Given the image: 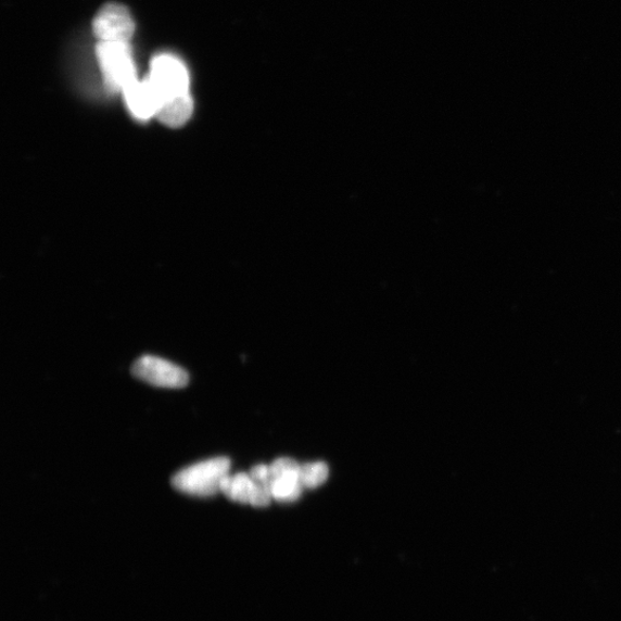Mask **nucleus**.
Returning a JSON list of instances; mask_svg holds the SVG:
<instances>
[{"label":"nucleus","mask_w":621,"mask_h":621,"mask_svg":"<svg viewBox=\"0 0 621 621\" xmlns=\"http://www.w3.org/2000/svg\"><path fill=\"white\" fill-rule=\"evenodd\" d=\"M147 79L157 100L155 118L172 128L183 126L193 112L186 65L176 55L160 54L153 58Z\"/></svg>","instance_id":"nucleus-1"},{"label":"nucleus","mask_w":621,"mask_h":621,"mask_svg":"<svg viewBox=\"0 0 621 621\" xmlns=\"http://www.w3.org/2000/svg\"><path fill=\"white\" fill-rule=\"evenodd\" d=\"M230 474V460L216 457L188 466L172 478L174 490L191 496L210 497L221 493V484Z\"/></svg>","instance_id":"nucleus-2"},{"label":"nucleus","mask_w":621,"mask_h":621,"mask_svg":"<svg viewBox=\"0 0 621 621\" xmlns=\"http://www.w3.org/2000/svg\"><path fill=\"white\" fill-rule=\"evenodd\" d=\"M96 53L105 87L110 91H124L129 84L138 79L129 43L100 42Z\"/></svg>","instance_id":"nucleus-3"},{"label":"nucleus","mask_w":621,"mask_h":621,"mask_svg":"<svg viewBox=\"0 0 621 621\" xmlns=\"http://www.w3.org/2000/svg\"><path fill=\"white\" fill-rule=\"evenodd\" d=\"M92 30L100 42L129 43L135 33V23L126 7L109 3L94 16Z\"/></svg>","instance_id":"nucleus-4"},{"label":"nucleus","mask_w":621,"mask_h":621,"mask_svg":"<svg viewBox=\"0 0 621 621\" xmlns=\"http://www.w3.org/2000/svg\"><path fill=\"white\" fill-rule=\"evenodd\" d=\"M131 373L144 382L163 388H182L189 381V376L182 367L149 355L134 363Z\"/></svg>","instance_id":"nucleus-5"},{"label":"nucleus","mask_w":621,"mask_h":621,"mask_svg":"<svg viewBox=\"0 0 621 621\" xmlns=\"http://www.w3.org/2000/svg\"><path fill=\"white\" fill-rule=\"evenodd\" d=\"M221 493L232 502L250 504L256 508H265L274 499L268 484L257 482L250 473L226 477Z\"/></svg>","instance_id":"nucleus-6"},{"label":"nucleus","mask_w":621,"mask_h":621,"mask_svg":"<svg viewBox=\"0 0 621 621\" xmlns=\"http://www.w3.org/2000/svg\"><path fill=\"white\" fill-rule=\"evenodd\" d=\"M127 107L136 121L148 122L157 115V100L148 79H136L123 91Z\"/></svg>","instance_id":"nucleus-7"},{"label":"nucleus","mask_w":621,"mask_h":621,"mask_svg":"<svg viewBox=\"0 0 621 621\" xmlns=\"http://www.w3.org/2000/svg\"><path fill=\"white\" fill-rule=\"evenodd\" d=\"M271 497L278 502H295L303 493L301 471L271 479L269 484Z\"/></svg>","instance_id":"nucleus-8"},{"label":"nucleus","mask_w":621,"mask_h":621,"mask_svg":"<svg viewBox=\"0 0 621 621\" xmlns=\"http://www.w3.org/2000/svg\"><path fill=\"white\" fill-rule=\"evenodd\" d=\"M329 476L327 464L322 461L308 462L301 466V481L304 489H318L324 484Z\"/></svg>","instance_id":"nucleus-9"},{"label":"nucleus","mask_w":621,"mask_h":621,"mask_svg":"<svg viewBox=\"0 0 621 621\" xmlns=\"http://www.w3.org/2000/svg\"><path fill=\"white\" fill-rule=\"evenodd\" d=\"M269 466H270L271 479L301 471V465H299L294 459L290 458L277 459L274 464Z\"/></svg>","instance_id":"nucleus-10"},{"label":"nucleus","mask_w":621,"mask_h":621,"mask_svg":"<svg viewBox=\"0 0 621 621\" xmlns=\"http://www.w3.org/2000/svg\"><path fill=\"white\" fill-rule=\"evenodd\" d=\"M250 476L254 478L257 482L264 484H270L271 481V473H270V466L269 465H257L255 468H252L250 471Z\"/></svg>","instance_id":"nucleus-11"}]
</instances>
